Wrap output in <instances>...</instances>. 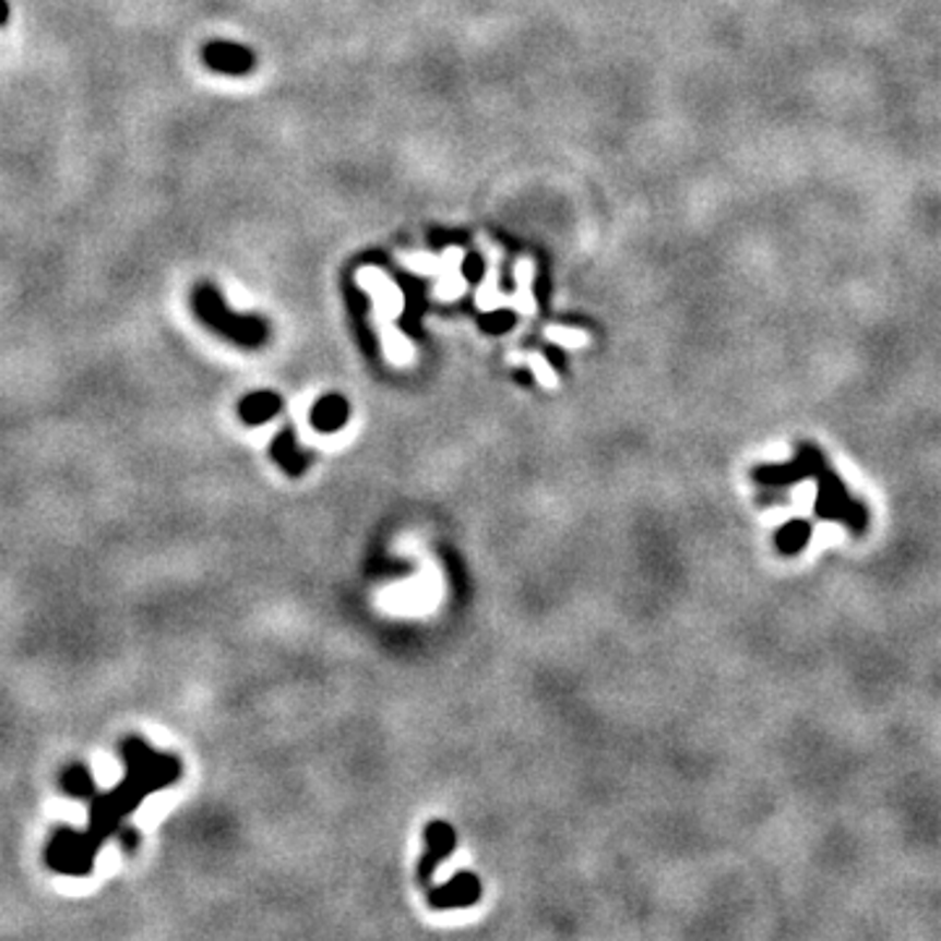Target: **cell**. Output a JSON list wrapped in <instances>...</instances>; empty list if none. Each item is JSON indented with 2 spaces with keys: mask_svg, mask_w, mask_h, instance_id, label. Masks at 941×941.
<instances>
[{
  "mask_svg": "<svg viewBox=\"0 0 941 941\" xmlns=\"http://www.w3.org/2000/svg\"><path fill=\"white\" fill-rule=\"evenodd\" d=\"M126 777L108 793H95L90 800V826L84 834L103 847L126 824V817L136 811L152 793L176 785L183 774L181 759L174 753L155 751L139 735H129L121 743Z\"/></svg>",
  "mask_w": 941,
  "mask_h": 941,
  "instance_id": "obj_1",
  "label": "cell"
},
{
  "mask_svg": "<svg viewBox=\"0 0 941 941\" xmlns=\"http://www.w3.org/2000/svg\"><path fill=\"white\" fill-rule=\"evenodd\" d=\"M191 309H194V317L204 327L238 348H262L270 341V324L257 314H238V311L230 309L215 283L194 285Z\"/></svg>",
  "mask_w": 941,
  "mask_h": 941,
  "instance_id": "obj_2",
  "label": "cell"
},
{
  "mask_svg": "<svg viewBox=\"0 0 941 941\" xmlns=\"http://www.w3.org/2000/svg\"><path fill=\"white\" fill-rule=\"evenodd\" d=\"M813 479H817V487H819L817 505H813L819 519L843 521L845 526L850 528V534L863 536L868 528V510L863 502L850 497L837 470H832L830 463H824Z\"/></svg>",
  "mask_w": 941,
  "mask_h": 941,
  "instance_id": "obj_3",
  "label": "cell"
},
{
  "mask_svg": "<svg viewBox=\"0 0 941 941\" xmlns=\"http://www.w3.org/2000/svg\"><path fill=\"white\" fill-rule=\"evenodd\" d=\"M99 847L74 826H58L45 845V863L63 877H90Z\"/></svg>",
  "mask_w": 941,
  "mask_h": 941,
  "instance_id": "obj_4",
  "label": "cell"
},
{
  "mask_svg": "<svg viewBox=\"0 0 941 941\" xmlns=\"http://www.w3.org/2000/svg\"><path fill=\"white\" fill-rule=\"evenodd\" d=\"M826 463V455L821 453L817 445L811 442H800L795 450V458L790 463H782V466H755L751 470V479L764 489H790L795 484L803 479H813L819 474V468Z\"/></svg>",
  "mask_w": 941,
  "mask_h": 941,
  "instance_id": "obj_5",
  "label": "cell"
},
{
  "mask_svg": "<svg viewBox=\"0 0 941 941\" xmlns=\"http://www.w3.org/2000/svg\"><path fill=\"white\" fill-rule=\"evenodd\" d=\"M202 61L210 71L225 76H243L254 71L257 56L247 45L228 43V39H212L202 48Z\"/></svg>",
  "mask_w": 941,
  "mask_h": 941,
  "instance_id": "obj_6",
  "label": "cell"
},
{
  "mask_svg": "<svg viewBox=\"0 0 941 941\" xmlns=\"http://www.w3.org/2000/svg\"><path fill=\"white\" fill-rule=\"evenodd\" d=\"M424 843H427V850L419 858V868H416V877H419L421 884H429V879L434 877V871L448 860V855L455 850V843H458V837H455V830L448 824V821H432V824L424 830Z\"/></svg>",
  "mask_w": 941,
  "mask_h": 941,
  "instance_id": "obj_7",
  "label": "cell"
},
{
  "mask_svg": "<svg viewBox=\"0 0 941 941\" xmlns=\"http://www.w3.org/2000/svg\"><path fill=\"white\" fill-rule=\"evenodd\" d=\"M481 900V881L476 873L461 871L442 886L429 892V905L434 910H458V907H470Z\"/></svg>",
  "mask_w": 941,
  "mask_h": 941,
  "instance_id": "obj_8",
  "label": "cell"
},
{
  "mask_svg": "<svg viewBox=\"0 0 941 941\" xmlns=\"http://www.w3.org/2000/svg\"><path fill=\"white\" fill-rule=\"evenodd\" d=\"M270 458H273L285 474L294 476V479L307 474V468L311 466V455L307 450L298 448L296 432L290 427H285L277 432L273 445H270Z\"/></svg>",
  "mask_w": 941,
  "mask_h": 941,
  "instance_id": "obj_9",
  "label": "cell"
},
{
  "mask_svg": "<svg viewBox=\"0 0 941 941\" xmlns=\"http://www.w3.org/2000/svg\"><path fill=\"white\" fill-rule=\"evenodd\" d=\"M350 406L343 395L330 393L322 395L309 410V424L322 434H333L337 429H343L348 424Z\"/></svg>",
  "mask_w": 941,
  "mask_h": 941,
  "instance_id": "obj_10",
  "label": "cell"
},
{
  "mask_svg": "<svg viewBox=\"0 0 941 941\" xmlns=\"http://www.w3.org/2000/svg\"><path fill=\"white\" fill-rule=\"evenodd\" d=\"M281 410L283 397L273 393V390H257V393H249L238 403V416H241L247 427H262V424L273 421Z\"/></svg>",
  "mask_w": 941,
  "mask_h": 941,
  "instance_id": "obj_11",
  "label": "cell"
},
{
  "mask_svg": "<svg viewBox=\"0 0 941 941\" xmlns=\"http://www.w3.org/2000/svg\"><path fill=\"white\" fill-rule=\"evenodd\" d=\"M811 534H813L811 521L806 519L787 521L777 532V536H774V547H777V552L785 555V558H795V555L803 552L808 539H811Z\"/></svg>",
  "mask_w": 941,
  "mask_h": 941,
  "instance_id": "obj_12",
  "label": "cell"
},
{
  "mask_svg": "<svg viewBox=\"0 0 941 941\" xmlns=\"http://www.w3.org/2000/svg\"><path fill=\"white\" fill-rule=\"evenodd\" d=\"M61 790L74 800H92L97 793L95 777L87 764H69L61 772Z\"/></svg>",
  "mask_w": 941,
  "mask_h": 941,
  "instance_id": "obj_13",
  "label": "cell"
},
{
  "mask_svg": "<svg viewBox=\"0 0 941 941\" xmlns=\"http://www.w3.org/2000/svg\"><path fill=\"white\" fill-rule=\"evenodd\" d=\"M513 324H515V311H510V309L489 311V314L481 317V330H487L489 335L508 333V330L513 327Z\"/></svg>",
  "mask_w": 941,
  "mask_h": 941,
  "instance_id": "obj_14",
  "label": "cell"
},
{
  "mask_svg": "<svg viewBox=\"0 0 941 941\" xmlns=\"http://www.w3.org/2000/svg\"><path fill=\"white\" fill-rule=\"evenodd\" d=\"M116 837H118V843H121V847H123L126 853H134L136 847H139V832L134 830V826L123 824L121 830L116 832Z\"/></svg>",
  "mask_w": 941,
  "mask_h": 941,
  "instance_id": "obj_15",
  "label": "cell"
},
{
  "mask_svg": "<svg viewBox=\"0 0 941 941\" xmlns=\"http://www.w3.org/2000/svg\"><path fill=\"white\" fill-rule=\"evenodd\" d=\"M463 273H466L468 281H479V277L484 275V262H481V257H476V254L466 257V264H463Z\"/></svg>",
  "mask_w": 941,
  "mask_h": 941,
  "instance_id": "obj_16",
  "label": "cell"
},
{
  "mask_svg": "<svg viewBox=\"0 0 941 941\" xmlns=\"http://www.w3.org/2000/svg\"><path fill=\"white\" fill-rule=\"evenodd\" d=\"M9 16H11V5H9V0H0V26L9 24Z\"/></svg>",
  "mask_w": 941,
  "mask_h": 941,
  "instance_id": "obj_17",
  "label": "cell"
},
{
  "mask_svg": "<svg viewBox=\"0 0 941 941\" xmlns=\"http://www.w3.org/2000/svg\"><path fill=\"white\" fill-rule=\"evenodd\" d=\"M515 380L523 384H532V372H528V369H519V372H515Z\"/></svg>",
  "mask_w": 941,
  "mask_h": 941,
  "instance_id": "obj_18",
  "label": "cell"
}]
</instances>
